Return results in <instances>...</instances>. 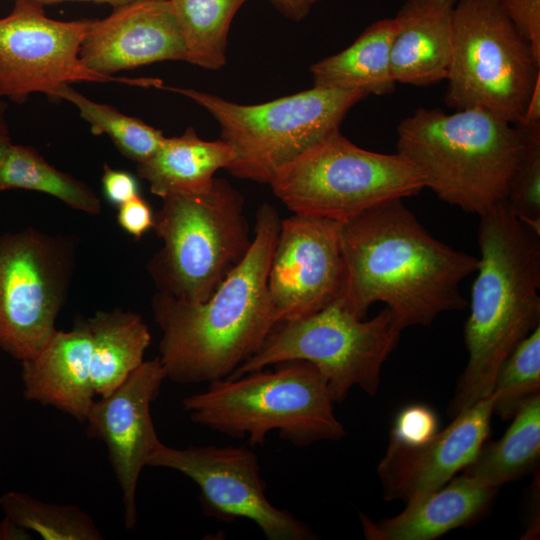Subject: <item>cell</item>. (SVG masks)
I'll return each instance as SVG.
<instances>
[{"mask_svg": "<svg viewBox=\"0 0 540 540\" xmlns=\"http://www.w3.org/2000/svg\"><path fill=\"white\" fill-rule=\"evenodd\" d=\"M245 1L169 0L184 42V61L209 70L222 68L231 22Z\"/></svg>", "mask_w": 540, "mask_h": 540, "instance_id": "25", "label": "cell"}, {"mask_svg": "<svg viewBox=\"0 0 540 540\" xmlns=\"http://www.w3.org/2000/svg\"><path fill=\"white\" fill-rule=\"evenodd\" d=\"M9 189L38 191L76 210L101 212L100 199L88 185L56 169L28 146L12 144L0 163V190Z\"/></svg>", "mask_w": 540, "mask_h": 540, "instance_id": "26", "label": "cell"}, {"mask_svg": "<svg viewBox=\"0 0 540 540\" xmlns=\"http://www.w3.org/2000/svg\"><path fill=\"white\" fill-rule=\"evenodd\" d=\"M438 432V419L425 405H411L402 409L394 420L391 438L406 445H419Z\"/></svg>", "mask_w": 540, "mask_h": 540, "instance_id": "31", "label": "cell"}, {"mask_svg": "<svg viewBox=\"0 0 540 540\" xmlns=\"http://www.w3.org/2000/svg\"><path fill=\"white\" fill-rule=\"evenodd\" d=\"M539 78L540 61L499 0H457L447 106L483 109L516 124Z\"/></svg>", "mask_w": 540, "mask_h": 540, "instance_id": "9", "label": "cell"}, {"mask_svg": "<svg viewBox=\"0 0 540 540\" xmlns=\"http://www.w3.org/2000/svg\"><path fill=\"white\" fill-rule=\"evenodd\" d=\"M318 1H322V0H316V2H318Z\"/></svg>", "mask_w": 540, "mask_h": 540, "instance_id": "41", "label": "cell"}, {"mask_svg": "<svg viewBox=\"0 0 540 540\" xmlns=\"http://www.w3.org/2000/svg\"><path fill=\"white\" fill-rule=\"evenodd\" d=\"M56 99L67 100L77 107L80 116L90 125L92 134L108 135L116 148L137 164L149 159L165 138L162 131L139 118L125 115L109 105L94 102L69 84L58 88Z\"/></svg>", "mask_w": 540, "mask_h": 540, "instance_id": "27", "label": "cell"}, {"mask_svg": "<svg viewBox=\"0 0 540 540\" xmlns=\"http://www.w3.org/2000/svg\"><path fill=\"white\" fill-rule=\"evenodd\" d=\"M512 418L499 440L482 445L464 474L498 489L535 466L540 455V394L528 400Z\"/></svg>", "mask_w": 540, "mask_h": 540, "instance_id": "24", "label": "cell"}, {"mask_svg": "<svg viewBox=\"0 0 540 540\" xmlns=\"http://www.w3.org/2000/svg\"><path fill=\"white\" fill-rule=\"evenodd\" d=\"M101 183L104 196L117 207L140 195L138 182L131 173L108 165H104Z\"/></svg>", "mask_w": 540, "mask_h": 540, "instance_id": "34", "label": "cell"}, {"mask_svg": "<svg viewBox=\"0 0 540 540\" xmlns=\"http://www.w3.org/2000/svg\"><path fill=\"white\" fill-rule=\"evenodd\" d=\"M14 1L29 2V3L36 4L42 7L45 5L56 4V3H60L64 1H93L96 3L109 4L113 6L114 8H118V7L127 5L135 0H14Z\"/></svg>", "mask_w": 540, "mask_h": 540, "instance_id": "39", "label": "cell"}, {"mask_svg": "<svg viewBox=\"0 0 540 540\" xmlns=\"http://www.w3.org/2000/svg\"><path fill=\"white\" fill-rule=\"evenodd\" d=\"M165 379L158 357L143 361L120 386L93 401L85 421L87 435L106 445L121 489L124 524L128 530L136 526L140 473L162 444L151 417V404Z\"/></svg>", "mask_w": 540, "mask_h": 540, "instance_id": "15", "label": "cell"}, {"mask_svg": "<svg viewBox=\"0 0 540 540\" xmlns=\"http://www.w3.org/2000/svg\"><path fill=\"white\" fill-rule=\"evenodd\" d=\"M514 125L522 152L506 201L521 222L540 234V123Z\"/></svg>", "mask_w": 540, "mask_h": 540, "instance_id": "30", "label": "cell"}, {"mask_svg": "<svg viewBox=\"0 0 540 540\" xmlns=\"http://www.w3.org/2000/svg\"><path fill=\"white\" fill-rule=\"evenodd\" d=\"M269 185L293 214L339 223L425 188L421 172L408 159L363 149L340 131L286 165Z\"/></svg>", "mask_w": 540, "mask_h": 540, "instance_id": "8", "label": "cell"}, {"mask_svg": "<svg viewBox=\"0 0 540 540\" xmlns=\"http://www.w3.org/2000/svg\"><path fill=\"white\" fill-rule=\"evenodd\" d=\"M148 466L172 469L191 479L207 516L224 522L250 520L268 540L318 538L309 525L268 500L258 458L245 446L174 448L162 443Z\"/></svg>", "mask_w": 540, "mask_h": 540, "instance_id": "13", "label": "cell"}, {"mask_svg": "<svg viewBox=\"0 0 540 540\" xmlns=\"http://www.w3.org/2000/svg\"><path fill=\"white\" fill-rule=\"evenodd\" d=\"M5 516L45 540H101L103 535L88 514L75 505H58L22 492L0 497Z\"/></svg>", "mask_w": 540, "mask_h": 540, "instance_id": "28", "label": "cell"}, {"mask_svg": "<svg viewBox=\"0 0 540 540\" xmlns=\"http://www.w3.org/2000/svg\"><path fill=\"white\" fill-rule=\"evenodd\" d=\"M90 357L87 320L78 319L69 331L56 329L35 355L21 361L24 397L85 422L95 395Z\"/></svg>", "mask_w": 540, "mask_h": 540, "instance_id": "18", "label": "cell"}, {"mask_svg": "<svg viewBox=\"0 0 540 540\" xmlns=\"http://www.w3.org/2000/svg\"><path fill=\"white\" fill-rule=\"evenodd\" d=\"M203 107L233 150V176L269 184L286 165L340 131L349 110L367 97L355 90L313 86L268 102L243 105L192 88L162 85Z\"/></svg>", "mask_w": 540, "mask_h": 540, "instance_id": "6", "label": "cell"}, {"mask_svg": "<svg viewBox=\"0 0 540 540\" xmlns=\"http://www.w3.org/2000/svg\"><path fill=\"white\" fill-rule=\"evenodd\" d=\"M162 200L153 230L163 246L150 260L149 272L160 292L203 302L251 246L243 196L227 180L215 178L206 193Z\"/></svg>", "mask_w": 540, "mask_h": 540, "instance_id": "7", "label": "cell"}, {"mask_svg": "<svg viewBox=\"0 0 540 540\" xmlns=\"http://www.w3.org/2000/svg\"><path fill=\"white\" fill-rule=\"evenodd\" d=\"M280 223L272 205H260L248 252L205 301L188 303L160 291L153 296L162 331L158 358L170 381L228 378L261 348L276 326L268 271Z\"/></svg>", "mask_w": 540, "mask_h": 540, "instance_id": "2", "label": "cell"}, {"mask_svg": "<svg viewBox=\"0 0 540 540\" xmlns=\"http://www.w3.org/2000/svg\"><path fill=\"white\" fill-rule=\"evenodd\" d=\"M4 110L5 104L0 106V163L9 147L13 144L11 142L7 122L4 115Z\"/></svg>", "mask_w": 540, "mask_h": 540, "instance_id": "38", "label": "cell"}, {"mask_svg": "<svg viewBox=\"0 0 540 540\" xmlns=\"http://www.w3.org/2000/svg\"><path fill=\"white\" fill-rule=\"evenodd\" d=\"M518 32L540 61V0H499Z\"/></svg>", "mask_w": 540, "mask_h": 540, "instance_id": "32", "label": "cell"}, {"mask_svg": "<svg viewBox=\"0 0 540 540\" xmlns=\"http://www.w3.org/2000/svg\"><path fill=\"white\" fill-rule=\"evenodd\" d=\"M397 29L395 18L373 22L349 47L311 65L313 86L355 90L366 96L393 93L391 48Z\"/></svg>", "mask_w": 540, "mask_h": 540, "instance_id": "22", "label": "cell"}, {"mask_svg": "<svg viewBox=\"0 0 540 540\" xmlns=\"http://www.w3.org/2000/svg\"><path fill=\"white\" fill-rule=\"evenodd\" d=\"M117 221L125 232L139 239L153 229L154 213L147 201L138 195L118 206Z\"/></svg>", "mask_w": 540, "mask_h": 540, "instance_id": "33", "label": "cell"}, {"mask_svg": "<svg viewBox=\"0 0 540 540\" xmlns=\"http://www.w3.org/2000/svg\"><path fill=\"white\" fill-rule=\"evenodd\" d=\"M31 539L30 532L5 516L0 521V540H27Z\"/></svg>", "mask_w": 540, "mask_h": 540, "instance_id": "37", "label": "cell"}, {"mask_svg": "<svg viewBox=\"0 0 540 540\" xmlns=\"http://www.w3.org/2000/svg\"><path fill=\"white\" fill-rule=\"evenodd\" d=\"M402 330L387 307L365 320L337 298L307 317L276 325L261 348L228 378L304 360L323 375L335 403L342 402L353 387L375 395L382 365Z\"/></svg>", "mask_w": 540, "mask_h": 540, "instance_id": "10", "label": "cell"}, {"mask_svg": "<svg viewBox=\"0 0 540 540\" xmlns=\"http://www.w3.org/2000/svg\"><path fill=\"white\" fill-rule=\"evenodd\" d=\"M234 378L210 382L182 400L189 418L230 437L263 445L271 431L297 447L337 441L346 435L334 414V400L319 370L290 360Z\"/></svg>", "mask_w": 540, "mask_h": 540, "instance_id": "5", "label": "cell"}, {"mask_svg": "<svg viewBox=\"0 0 540 540\" xmlns=\"http://www.w3.org/2000/svg\"><path fill=\"white\" fill-rule=\"evenodd\" d=\"M344 277L338 298L364 318L383 302L404 329L463 309L460 285L478 258L432 236L402 199L341 223Z\"/></svg>", "mask_w": 540, "mask_h": 540, "instance_id": "1", "label": "cell"}, {"mask_svg": "<svg viewBox=\"0 0 540 540\" xmlns=\"http://www.w3.org/2000/svg\"><path fill=\"white\" fill-rule=\"evenodd\" d=\"M79 56L95 72L113 73L185 60L183 38L169 0H135L93 20Z\"/></svg>", "mask_w": 540, "mask_h": 540, "instance_id": "17", "label": "cell"}, {"mask_svg": "<svg viewBox=\"0 0 540 540\" xmlns=\"http://www.w3.org/2000/svg\"><path fill=\"white\" fill-rule=\"evenodd\" d=\"M457 0H406L394 17L391 48L396 83L428 86L446 80L453 50Z\"/></svg>", "mask_w": 540, "mask_h": 540, "instance_id": "19", "label": "cell"}, {"mask_svg": "<svg viewBox=\"0 0 540 540\" xmlns=\"http://www.w3.org/2000/svg\"><path fill=\"white\" fill-rule=\"evenodd\" d=\"M3 104H4V103H3V102L1 101V99H0V106L3 105Z\"/></svg>", "mask_w": 540, "mask_h": 540, "instance_id": "40", "label": "cell"}, {"mask_svg": "<svg viewBox=\"0 0 540 540\" xmlns=\"http://www.w3.org/2000/svg\"><path fill=\"white\" fill-rule=\"evenodd\" d=\"M0 18V99L22 103L33 93L56 99L59 87L73 82H118L160 88L157 78H122L87 68L79 52L93 20L58 21L43 7L14 1Z\"/></svg>", "mask_w": 540, "mask_h": 540, "instance_id": "12", "label": "cell"}, {"mask_svg": "<svg viewBox=\"0 0 540 540\" xmlns=\"http://www.w3.org/2000/svg\"><path fill=\"white\" fill-rule=\"evenodd\" d=\"M340 227L299 214L281 220L268 271L276 325L307 317L338 298L344 277Z\"/></svg>", "mask_w": 540, "mask_h": 540, "instance_id": "14", "label": "cell"}, {"mask_svg": "<svg viewBox=\"0 0 540 540\" xmlns=\"http://www.w3.org/2000/svg\"><path fill=\"white\" fill-rule=\"evenodd\" d=\"M518 123H522V124H539L540 123V78L537 80L532 90L524 115Z\"/></svg>", "mask_w": 540, "mask_h": 540, "instance_id": "36", "label": "cell"}, {"mask_svg": "<svg viewBox=\"0 0 540 540\" xmlns=\"http://www.w3.org/2000/svg\"><path fill=\"white\" fill-rule=\"evenodd\" d=\"M87 322L93 388L95 395L104 396L142 364L151 334L142 317L132 311H98Z\"/></svg>", "mask_w": 540, "mask_h": 540, "instance_id": "23", "label": "cell"}, {"mask_svg": "<svg viewBox=\"0 0 540 540\" xmlns=\"http://www.w3.org/2000/svg\"><path fill=\"white\" fill-rule=\"evenodd\" d=\"M494 400L491 393L462 410L449 426L422 444L390 439L377 467L384 498L407 503L441 488L464 470L487 439Z\"/></svg>", "mask_w": 540, "mask_h": 540, "instance_id": "16", "label": "cell"}, {"mask_svg": "<svg viewBox=\"0 0 540 540\" xmlns=\"http://www.w3.org/2000/svg\"><path fill=\"white\" fill-rule=\"evenodd\" d=\"M539 236L507 201L480 215V258L464 326L469 358L448 407L452 418L492 393L501 364L540 326Z\"/></svg>", "mask_w": 540, "mask_h": 540, "instance_id": "3", "label": "cell"}, {"mask_svg": "<svg viewBox=\"0 0 540 540\" xmlns=\"http://www.w3.org/2000/svg\"><path fill=\"white\" fill-rule=\"evenodd\" d=\"M281 13L293 20L303 19L316 0H268Z\"/></svg>", "mask_w": 540, "mask_h": 540, "instance_id": "35", "label": "cell"}, {"mask_svg": "<svg viewBox=\"0 0 540 540\" xmlns=\"http://www.w3.org/2000/svg\"><path fill=\"white\" fill-rule=\"evenodd\" d=\"M497 488L462 474L441 488L407 502L398 515L375 522L360 514L368 540H431L466 525L483 513Z\"/></svg>", "mask_w": 540, "mask_h": 540, "instance_id": "20", "label": "cell"}, {"mask_svg": "<svg viewBox=\"0 0 540 540\" xmlns=\"http://www.w3.org/2000/svg\"><path fill=\"white\" fill-rule=\"evenodd\" d=\"M396 147L421 172L425 188L480 216L507 200L522 139L514 124L483 109L447 114L421 107L399 123Z\"/></svg>", "mask_w": 540, "mask_h": 540, "instance_id": "4", "label": "cell"}, {"mask_svg": "<svg viewBox=\"0 0 540 540\" xmlns=\"http://www.w3.org/2000/svg\"><path fill=\"white\" fill-rule=\"evenodd\" d=\"M540 392V326L523 338L501 364L492 393L501 419L512 418Z\"/></svg>", "mask_w": 540, "mask_h": 540, "instance_id": "29", "label": "cell"}, {"mask_svg": "<svg viewBox=\"0 0 540 540\" xmlns=\"http://www.w3.org/2000/svg\"><path fill=\"white\" fill-rule=\"evenodd\" d=\"M74 262L67 240L26 229L0 237V348L19 361L55 332Z\"/></svg>", "mask_w": 540, "mask_h": 540, "instance_id": "11", "label": "cell"}, {"mask_svg": "<svg viewBox=\"0 0 540 540\" xmlns=\"http://www.w3.org/2000/svg\"><path fill=\"white\" fill-rule=\"evenodd\" d=\"M233 157L232 148L224 140L205 141L188 127L181 136L165 137L156 152L138 164L137 173L162 199L197 195L211 189L215 173L226 169Z\"/></svg>", "mask_w": 540, "mask_h": 540, "instance_id": "21", "label": "cell"}]
</instances>
